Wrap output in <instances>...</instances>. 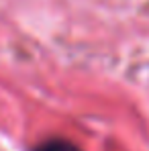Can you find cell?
I'll use <instances>...</instances> for the list:
<instances>
[{
  "instance_id": "1",
  "label": "cell",
  "mask_w": 149,
  "mask_h": 151,
  "mask_svg": "<svg viewBox=\"0 0 149 151\" xmlns=\"http://www.w3.org/2000/svg\"><path fill=\"white\" fill-rule=\"evenodd\" d=\"M35 151H82V149L68 139H49V141H43L41 145H37Z\"/></svg>"
}]
</instances>
